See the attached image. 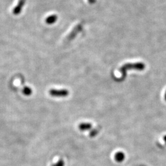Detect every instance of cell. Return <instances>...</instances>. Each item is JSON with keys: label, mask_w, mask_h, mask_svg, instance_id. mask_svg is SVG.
<instances>
[{"label": "cell", "mask_w": 166, "mask_h": 166, "mask_svg": "<svg viewBox=\"0 0 166 166\" xmlns=\"http://www.w3.org/2000/svg\"><path fill=\"white\" fill-rule=\"evenodd\" d=\"M124 157H125V156H124V154L122 152H118L115 154V159L117 162H119V163L122 162L124 159Z\"/></svg>", "instance_id": "cell-5"}, {"label": "cell", "mask_w": 166, "mask_h": 166, "mask_svg": "<svg viewBox=\"0 0 166 166\" xmlns=\"http://www.w3.org/2000/svg\"><path fill=\"white\" fill-rule=\"evenodd\" d=\"M57 19H58V17L56 15L52 14L46 17V20H45V22H46V23L48 25H52L55 23L56 21L57 20Z\"/></svg>", "instance_id": "cell-3"}, {"label": "cell", "mask_w": 166, "mask_h": 166, "mask_svg": "<svg viewBox=\"0 0 166 166\" xmlns=\"http://www.w3.org/2000/svg\"><path fill=\"white\" fill-rule=\"evenodd\" d=\"M165 142H166V137L165 138Z\"/></svg>", "instance_id": "cell-9"}, {"label": "cell", "mask_w": 166, "mask_h": 166, "mask_svg": "<svg viewBox=\"0 0 166 166\" xmlns=\"http://www.w3.org/2000/svg\"><path fill=\"white\" fill-rule=\"evenodd\" d=\"M22 92L25 96H30L32 94V90L29 87H25L22 90Z\"/></svg>", "instance_id": "cell-6"}, {"label": "cell", "mask_w": 166, "mask_h": 166, "mask_svg": "<svg viewBox=\"0 0 166 166\" xmlns=\"http://www.w3.org/2000/svg\"><path fill=\"white\" fill-rule=\"evenodd\" d=\"M92 127V124L90 123H81L79 126V128L81 130H89L90 129H91Z\"/></svg>", "instance_id": "cell-4"}, {"label": "cell", "mask_w": 166, "mask_h": 166, "mask_svg": "<svg viewBox=\"0 0 166 166\" xmlns=\"http://www.w3.org/2000/svg\"><path fill=\"white\" fill-rule=\"evenodd\" d=\"M89 2L90 3V4H92V3H94L96 1V0H88Z\"/></svg>", "instance_id": "cell-8"}, {"label": "cell", "mask_w": 166, "mask_h": 166, "mask_svg": "<svg viewBox=\"0 0 166 166\" xmlns=\"http://www.w3.org/2000/svg\"><path fill=\"white\" fill-rule=\"evenodd\" d=\"M49 94L55 97H66L69 95V91L67 89H51Z\"/></svg>", "instance_id": "cell-1"}, {"label": "cell", "mask_w": 166, "mask_h": 166, "mask_svg": "<svg viewBox=\"0 0 166 166\" xmlns=\"http://www.w3.org/2000/svg\"><path fill=\"white\" fill-rule=\"evenodd\" d=\"M97 133H98L97 130L96 129H94V130H92L91 132H90V134H89V135H90V136L92 137H94V136H95V135H96Z\"/></svg>", "instance_id": "cell-7"}, {"label": "cell", "mask_w": 166, "mask_h": 166, "mask_svg": "<svg viewBox=\"0 0 166 166\" xmlns=\"http://www.w3.org/2000/svg\"><path fill=\"white\" fill-rule=\"evenodd\" d=\"M25 1L26 0H19V1H18L17 5L14 7V8L13 10V14L17 16V15H18L21 13L22 7L25 5Z\"/></svg>", "instance_id": "cell-2"}]
</instances>
